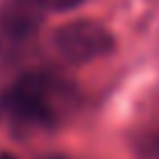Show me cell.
I'll use <instances>...</instances> for the list:
<instances>
[{
    "instance_id": "obj_1",
    "label": "cell",
    "mask_w": 159,
    "mask_h": 159,
    "mask_svg": "<svg viewBox=\"0 0 159 159\" xmlns=\"http://www.w3.org/2000/svg\"><path fill=\"white\" fill-rule=\"evenodd\" d=\"M75 91L52 73H26L10 84L0 98L2 117L16 131L54 129L73 110Z\"/></svg>"
},
{
    "instance_id": "obj_2",
    "label": "cell",
    "mask_w": 159,
    "mask_h": 159,
    "mask_svg": "<svg viewBox=\"0 0 159 159\" xmlns=\"http://www.w3.org/2000/svg\"><path fill=\"white\" fill-rule=\"evenodd\" d=\"M54 49L70 63H89L115 49V38L101 21L75 19L59 26L54 33Z\"/></svg>"
},
{
    "instance_id": "obj_3",
    "label": "cell",
    "mask_w": 159,
    "mask_h": 159,
    "mask_svg": "<svg viewBox=\"0 0 159 159\" xmlns=\"http://www.w3.org/2000/svg\"><path fill=\"white\" fill-rule=\"evenodd\" d=\"M45 19L35 0H2L0 2V35L7 40H26Z\"/></svg>"
},
{
    "instance_id": "obj_4",
    "label": "cell",
    "mask_w": 159,
    "mask_h": 159,
    "mask_svg": "<svg viewBox=\"0 0 159 159\" xmlns=\"http://www.w3.org/2000/svg\"><path fill=\"white\" fill-rule=\"evenodd\" d=\"M42 12H68V10H75L77 5H82L84 0H35Z\"/></svg>"
},
{
    "instance_id": "obj_5",
    "label": "cell",
    "mask_w": 159,
    "mask_h": 159,
    "mask_svg": "<svg viewBox=\"0 0 159 159\" xmlns=\"http://www.w3.org/2000/svg\"><path fill=\"white\" fill-rule=\"evenodd\" d=\"M0 159H16V157H12V154H0Z\"/></svg>"
}]
</instances>
